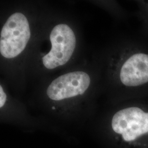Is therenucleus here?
<instances>
[{
	"mask_svg": "<svg viewBox=\"0 0 148 148\" xmlns=\"http://www.w3.org/2000/svg\"><path fill=\"white\" fill-rule=\"evenodd\" d=\"M111 128L125 143L144 140L148 138V111L134 106L121 109L112 116Z\"/></svg>",
	"mask_w": 148,
	"mask_h": 148,
	"instance_id": "nucleus-1",
	"label": "nucleus"
},
{
	"mask_svg": "<svg viewBox=\"0 0 148 148\" xmlns=\"http://www.w3.org/2000/svg\"><path fill=\"white\" fill-rule=\"evenodd\" d=\"M31 36L29 21L21 13L12 14L1 32L0 53L7 59L14 58L24 50Z\"/></svg>",
	"mask_w": 148,
	"mask_h": 148,
	"instance_id": "nucleus-2",
	"label": "nucleus"
},
{
	"mask_svg": "<svg viewBox=\"0 0 148 148\" xmlns=\"http://www.w3.org/2000/svg\"><path fill=\"white\" fill-rule=\"evenodd\" d=\"M51 49L42 57L46 68L53 69L68 62L76 47V39L74 32L65 24L53 27L50 34Z\"/></svg>",
	"mask_w": 148,
	"mask_h": 148,
	"instance_id": "nucleus-3",
	"label": "nucleus"
},
{
	"mask_svg": "<svg viewBox=\"0 0 148 148\" xmlns=\"http://www.w3.org/2000/svg\"><path fill=\"white\" fill-rule=\"evenodd\" d=\"M90 84V78L86 73L74 71L53 80L48 87L46 93L52 101H63L83 95Z\"/></svg>",
	"mask_w": 148,
	"mask_h": 148,
	"instance_id": "nucleus-4",
	"label": "nucleus"
},
{
	"mask_svg": "<svg viewBox=\"0 0 148 148\" xmlns=\"http://www.w3.org/2000/svg\"><path fill=\"white\" fill-rule=\"evenodd\" d=\"M120 82L134 89L148 86V52L136 49L122 64L119 71Z\"/></svg>",
	"mask_w": 148,
	"mask_h": 148,
	"instance_id": "nucleus-5",
	"label": "nucleus"
},
{
	"mask_svg": "<svg viewBox=\"0 0 148 148\" xmlns=\"http://www.w3.org/2000/svg\"><path fill=\"white\" fill-rule=\"evenodd\" d=\"M7 100V95L4 92L2 86H0V108H2L5 104Z\"/></svg>",
	"mask_w": 148,
	"mask_h": 148,
	"instance_id": "nucleus-6",
	"label": "nucleus"
}]
</instances>
